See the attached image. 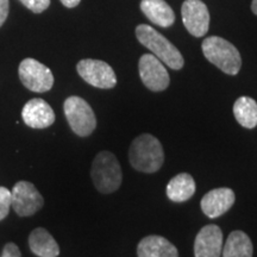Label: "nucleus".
<instances>
[{"label":"nucleus","mask_w":257,"mask_h":257,"mask_svg":"<svg viewBox=\"0 0 257 257\" xmlns=\"http://www.w3.org/2000/svg\"><path fill=\"white\" fill-rule=\"evenodd\" d=\"M128 160L131 166L138 172L147 173V174L155 173L165 162L162 144L153 135H141L131 143Z\"/></svg>","instance_id":"nucleus-1"},{"label":"nucleus","mask_w":257,"mask_h":257,"mask_svg":"<svg viewBox=\"0 0 257 257\" xmlns=\"http://www.w3.org/2000/svg\"><path fill=\"white\" fill-rule=\"evenodd\" d=\"M136 36L141 44L149 49L161 62L169 68L179 70L184 67L185 60L174 44L149 25L141 24L136 28Z\"/></svg>","instance_id":"nucleus-2"},{"label":"nucleus","mask_w":257,"mask_h":257,"mask_svg":"<svg viewBox=\"0 0 257 257\" xmlns=\"http://www.w3.org/2000/svg\"><path fill=\"white\" fill-rule=\"evenodd\" d=\"M201 49L205 57L221 72L229 75H236L239 72L242 67L240 54L229 41L218 36L207 37L202 42Z\"/></svg>","instance_id":"nucleus-3"},{"label":"nucleus","mask_w":257,"mask_h":257,"mask_svg":"<svg viewBox=\"0 0 257 257\" xmlns=\"http://www.w3.org/2000/svg\"><path fill=\"white\" fill-rule=\"evenodd\" d=\"M91 176L94 187L102 194H111L115 192L123 181L119 162L110 152H100L94 157Z\"/></svg>","instance_id":"nucleus-4"},{"label":"nucleus","mask_w":257,"mask_h":257,"mask_svg":"<svg viewBox=\"0 0 257 257\" xmlns=\"http://www.w3.org/2000/svg\"><path fill=\"white\" fill-rule=\"evenodd\" d=\"M63 111L70 128L78 136H89L95 130V114L85 99L76 95L69 96L64 100Z\"/></svg>","instance_id":"nucleus-5"},{"label":"nucleus","mask_w":257,"mask_h":257,"mask_svg":"<svg viewBox=\"0 0 257 257\" xmlns=\"http://www.w3.org/2000/svg\"><path fill=\"white\" fill-rule=\"evenodd\" d=\"M18 75L28 89L36 93L50 91L54 85V75L51 70L35 59H24L18 67Z\"/></svg>","instance_id":"nucleus-6"},{"label":"nucleus","mask_w":257,"mask_h":257,"mask_svg":"<svg viewBox=\"0 0 257 257\" xmlns=\"http://www.w3.org/2000/svg\"><path fill=\"white\" fill-rule=\"evenodd\" d=\"M43 205V197L31 182L18 181L12 188L11 206L19 217L34 216Z\"/></svg>","instance_id":"nucleus-7"},{"label":"nucleus","mask_w":257,"mask_h":257,"mask_svg":"<svg viewBox=\"0 0 257 257\" xmlns=\"http://www.w3.org/2000/svg\"><path fill=\"white\" fill-rule=\"evenodd\" d=\"M79 75L93 87L101 89L113 88L117 85V76L108 63L100 60L85 59L76 66Z\"/></svg>","instance_id":"nucleus-8"},{"label":"nucleus","mask_w":257,"mask_h":257,"mask_svg":"<svg viewBox=\"0 0 257 257\" xmlns=\"http://www.w3.org/2000/svg\"><path fill=\"white\" fill-rule=\"evenodd\" d=\"M140 76L147 88L153 92H161L168 88L170 79L163 62L153 54H144L138 63Z\"/></svg>","instance_id":"nucleus-9"},{"label":"nucleus","mask_w":257,"mask_h":257,"mask_svg":"<svg viewBox=\"0 0 257 257\" xmlns=\"http://www.w3.org/2000/svg\"><path fill=\"white\" fill-rule=\"evenodd\" d=\"M182 23L194 37H202L210 27V12L201 0H186L181 8Z\"/></svg>","instance_id":"nucleus-10"},{"label":"nucleus","mask_w":257,"mask_h":257,"mask_svg":"<svg viewBox=\"0 0 257 257\" xmlns=\"http://www.w3.org/2000/svg\"><path fill=\"white\" fill-rule=\"evenodd\" d=\"M223 232L218 225L210 224L199 231L194 242L195 257H220Z\"/></svg>","instance_id":"nucleus-11"},{"label":"nucleus","mask_w":257,"mask_h":257,"mask_svg":"<svg viewBox=\"0 0 257 257\" xmlns=\"http://www.w3.org/2000/svg\"><path fill=\"white\" fill-rule=\"evenodd\" d=\"M22 118L29 127L46 128L55 121V112L46 100L35 98L24 105L22 110Z\"/></svg>","instance_id":"nucleus-12"},{"label":"nucleus","mask_w":257,"mask_h":257,"mask_svg":"<svg viewBox=\"0 0 257 257\" xmlns=\"http://www.w3.org/2000/svg\"><path fill=\"white\" fill-rule=\"evenodd\" d=\"M234 193L232 189L221 187L212 189L201 199L200 206L201 210L208 218H218L226 213L233 206Z\"/></svg>","instance_id":"nucleus-13"},{"label":"nucleus","mask_w":257,"mask_h":257,"mask_svg":"<svg viewBox=\"0 0 257 257\" xmlns=\"http://www.w3.org/2000/svg\"><path fill=\"white\" fill-rule=\"evenodd\" d=\"M138 257H179L178 249L165 237H144L137 246Z\"/></svg>","instance_id":"nucleus-14"},{"label":"nucleus","mask_w":257,"mask_h":257,"mask_svg":"<svg viewBox=\"0 0 257 257\" xmlns=\"http://www.w3.org/2000/svg\"><path fill=\"white\" fill-rule=\"evenodd\" d=\"M141 10L157 27L169 28L175 22L174 11L165 0H142Z\"/></svg>","instance_id":"nucleus-15"},{"label":"nucleus","mask_w":257,"mask_h":257,"mask_svg":"<svg viewBox=\"0 0 257 257\" xmlns=\"http://www.w3.org/2000/svg\"><path fill=\"white\" fill-rule=\"evenodd\" d=\"M29 246L38 257H57L60 255L59 244L49 231L43 227H37L30 233Z\"/></svg>","instance_id":"nucleus-16"},{"label":"nucleus","mask_w":257,"mask_h":257,"mask_svg":"<svg viewBox=\"0 0 257 257\" xmlns=\"http://www.w3.org/2000/svg\"><path fill=\"white\" fill-rule=\"evenodd\" d=\"M195 193V181L187 173H180L167 185V197L174 202H184Z\"/></svg>","instance_id":"nucleus-17"},{"label":"nucleus","mask_w":257,"mask_h":257,"mask_svg":"<svg viewBox=\"0 0 257 257\" xmlns=\"http://www.w3.org/2000/svg\"><path fill=\"white\" fill-rule=\"evenodd\" d=\"M253 246L250 237L243 231H232L223 248V257H252Z\"/></svg>","instance_id":"nucleus-18"},{"label":"nucleus","mask_w":257,"mask_h":257,"mask_svg":"<svg viewBox=\"0 0 257 257\" xmlns=\"http://www.w3.org/2000/svg\"><path fill=\"white\" fill-rule=\"evenodd\" d=\"M233 114L240 126L253 128L257 126V102L250 96H240L233 105Z\"/></svg>","instance_id":"nucleus-19"},{"label":"nucleus","mask_w":257,"mask_h":257,"mask_svg":"<svg viewBox=\"0 0 257 257\" xmlns=\"http://www.w3.org/2000/svg\"><path fill=\"white\" fill-rule=\"evenodd\" d=\"M11 207V192L0 186V221L8 217Z\"/></svg>","instance_id":"nucleus-20"},{"label":"nucleus","mask_w":257,"mask_h":257,"mask_svg":"<svg viewBox=\"0 0 257 257\" xmlns=\"http://www.w3.org/2000/svg\"><path fill=\"white\" fill-rule=\"evenodd\" d=\"M19 2L34 14H42L50 5V0H19Z\"/></svg>","instance_id":"nucleus-21"},{"label":"nucleus","mask_w":257,"mask_h":257,"mask_svg":"<svg viewBox=\"0 0 257 257\" xmlns=\"http://www.w3.org/2000/svg\"><path fill=\"white\" fill-rule=\"evenodd\" d=\"M2 257H22L21 250L15 243H8L4 246V250H3Z\"/></svg>","instance_id":"nucleus-22"},{"label":"nucleus","mask_w":257,"mask_h":257,"mask_svg":"<svg viewBox=\"0 0 257 257\" xmlns=\"http://www.w3.org/2000/svg\"><path fill=\"white\" fill-rule=\"evenodd\" d=\"M10 12V0H0V28L5 23Z\"/></svg>","instance_id":"nucleus-23"},{"label":"nucleus","mask_w":257,"mask_h":257,"mask_svg":"<svg viewBox=\"0 0 257 257\" xmlns=\"http://www.w3.org/2000/svg\"><path fill=\"white\" fill-rule=\"evenodd\" d=\"M80 2H81V0H61V3L68 9L76 8V6L80 4Z\"/></svg>","instance_id":"nucleus-24"},{"label":"nucleus","mask_w":257,"mask_h":257,"mask_svg":"<svg viewBox=\"0 0 257 257\" xmlns=\"http://www.w3.org/2000/svg\"><path fill=\"white\" fill-rule=\"evenodd\" d=\"M251 10H252L253 14H255V15L257 16V0H252V3H251Z\"/></svg>","instance_id":"nucleus-25"}]
</instances>
